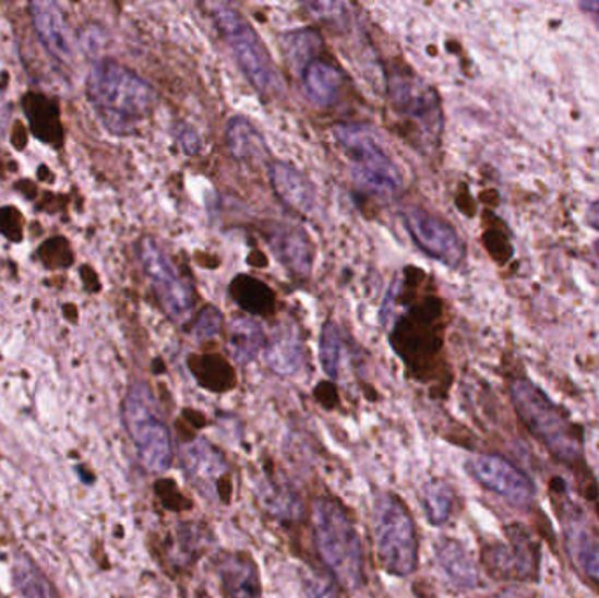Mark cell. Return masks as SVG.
I'll return each mask as SVG.
<instances>
[{
    "mask_svg": "<svg viewBox=\"0 0 599 598\" xmlns=\"http://www.w3.org/2000/svg\"><path fill=\"white\" fill-rule=\"evenodd\" d=\"M86 97L100 125L120 137L135 134L156 100L155 89L144 77L111 59L98 60L88 72Z\"/></svg>",
    "mask_w": 599,
    "mask_h": 598,
    "instance_id": "1",
    "label": "cell"
},
{
    "mask_svg": "<svg viewBox=\"0 0 599 598\" xmlns=\"http://www.w3.org/2000/svg\"><path fill=\"white\" fill-rule=\"evenodd\" d=\"M312 534L321 562L343 588L355 591L364 583L361 537L349 511L335 499L312 504Z\"/></svg>",
    "mask_w": 599,
    "mask_h": 598,
    "instance_id": "2",
    "label": "cell"
},
{
    "mask_svg": "<svg viewBox=\"0 0 599 598\" xmlns=\"http://www.w3.org/2000/svg\"><path fill=\"white\" fill-rule=\"evenodd\" d=\"M512 404L532 438L537 439L552 458L577 467L584 462V441L568 416L528 380H515L511 386Z\"/></svg>",
    "mask_w": 599,
    "mask_h": 598,
    "instance_id": "3",
    "label": "cell"
},
{
    "mask_svg": "<svg viewBox=\"0 0 599 598\" xmlns=\"http://www.w3.org/2000/svg\"><path fill=\"white\" fill-rule=\"evenodd\" d=\"M333 134L347 160L351 162L352 178L361 190L382 199L402 192L404 175L370 127L338 125Z\"/></svg>",
    "mask_w": 599,
    "mask_h": 598,
    "instance_id": "4",
    "label": "cell"
},
{
    "mask_svg": "<svg viewBox=\"0 0 599 598\" xmlns=\"http://www.w3.org/2000/svg\"><path fill=\"white\" fill-rule=\"evenodd\" d=\"M373 542L378 560L393 576L407 577L419 562V540L416 523L399 497L384 491L373 502Z\"/></svg>",
    "mask_w": 599,
    "mask_h": 598,
    "instance_id": "5",
    "label": "cell"
},
{
    "mask_svg": "<svg viewBox=\"0 0 599 598\" xmlns=\"http://www.w3.org/2000/svg\"><path fill=\"white\" fill-rule=\"evenodd\" d=\"M123 421L144 469L164 474L172 467V438L146 383H133L123 400Z\"/></svg>",
    "mask_w": 599,
    "mask_h": 598,
    "instance_id": "6",
    "label": "cell"
},
{
    "mask_svg": "<svg viewBox=\"0 0 599 598\" xmlns=\"http://www.w3.org/2000/svg\"><path fill=\"white\" fill-rule=\"evenodd\" d=\"M213 14L214 22L218 25L221 36L227 39L231 53L249 83L263 97H276L283 89V81L276 63L272 62L271 55L251 27V23L242 19V14L230 5H214Z\"/></svg>",
    "mask_w": 599,
    "mask_h": 598,
    "instance_id": "7",
    "label": "cell"
},
{
    "mask_svg": "<svg viewBox=\"0 0 599 598\" xmlns=\"http://www.w3.org/2000/svg\"><path fill=\"white\" fill-rule=\"evenodd\" d=\"M387 97L396 115L412 123L424 143L439 141L444 129V115L433 86L410 72H393L387 80Z\"/></svg>",
    "mask_w": 599,
    "mask_h": 598,
    "instance_id": "8",
    "label": "cell"
},
{
    "mask_svg": "<svg viewBox=\"0 0 599 598\" xmlns=\"http://www.w3.org/2000/svg\"><path fill=\"white\" fill-rule=\"evenodd\" d=\"M137 256L164 313L178 325L187 323L195 299L190 283L182 276L178 265L149 237L139 242Z\"/></svg>",
    "mask_w": 599,
    "mask_h": 598,
    "instance_id": "9",
    "label": "cell"
},
{
    "mask_svg": "<svg viewBox=\"0 0 599 598\" xmlns=\"http://www.w3.org/2000/svg\"><path fill=\"white\" fill-rule=\"evenodd\" d=\"M508 545L493 542L482 551V562L491 576L502 581H537L540 550L523 525L506 527Z\"/></svg>",
    "mask_w": 599,
    "mask_h": 598,
    "instance_id": "10",
    "label": "cell"
},
{
    "mask_svg": "<svg viewBox=\"0 0 599 598\" xmlns=\"http://www.w3.org/2000/svg\"><path fill=\"white\" fill-rule=\"evenodd\" d=\"M399 218L414 244L422 253L451 268L463 264L466 255L465 242L445 219L419 207L405 210Z\"/></svg>",
    "mask_w": 599,
    "mask_h": 598,
    "instance_id": "11",
    "label": "cell"
},
{
    "mask_svg": "<svg viewBox=\"0 0 599 598\" xmlns=\"http://www.w3.org/2000/svg\"><path fill=\"white\" fill-rule=\"evenodd\" d=\"M181 464L199 493L209 501L228 504L231 499L230 465L211 442L205 439L187 442L181 447Z\"/></svg>",
    "mask_w": 599,
    "mask_h": 598,
    "instance_id": "12",
    "label": "cell"
},
{
    "mask_svg": "<svg viewBox=\"0 0 599 598\" xmlns=\"http://www.w3.org/2000/svg\"><path fill=\"white\" fill-rule=\"evenodd\" d=\"M466 470L480 487L502 497L515 507H528L537 495L535 482L511 462L496 455L471 456Z\"/></svg>",
    "mask_w": 599,
    "mask_h": 598,
    "instance_id": "13",
    "label": "cell"
},
{
    "mask_svg": "<svg viewBox=\"0 0 599 598\" xmlns=\"http://www.w3.org/2000/svg\"><path fill=\"white\" fill-rule=\"evenodd\" d=\"M561 523L573 563L599 585V531L575 505L561 507Z\"/></svg>",
    "mask_w": 599,
    "mask_h": 598,
    "instance_id": "14",
    "label": "cell"
},
{
    "mask_svg": "<svg viewBox=\"0 0 599 598\" xmlns=\"http://www.w3.org/2000/svg\"><path fill=\"white\" fill-rule=\"evenodd\" d=\"M28 14L40 45L48 51L49 57H53L58 62H71L74 57V46H72L69 23L62 8L57 2L39 0L28 4Z\"/></svg>",
    "mask_w": 599,
    "mask_h": 598,
    "instance_id": "15",
    "label": "cell"
},
{
    "mask_svg": "<svg viewBox=\"0 0 599 598\" xmlns=\"http://www.w3.org/2000/svg\"><path fill=\"white\" fill-rule=\"evenodd\" d=\"M271 187L286 207L298 215H309L314 210V187L303 172L286 162H274L268 169Z\"/></svg>",
    "mask_w": 599,
    "mask_h": 598,
    "instance_id": "16",
    "label": "cell"
},
{
    "mask_svg": "<svg viewBox=\"0 0 599 598\" xmlns=\"http://www.w3.org/2000/svg\"><path fill=\"white\" fill-rule=\"evenodd\" d=\"M271 248L280 264L297 276H309L314 262V246L302 228L293 225L272 227Z\"/></svg>",
    "mask_w": 599,
    "mask_h": 598,
    "instance_id": "17",
    "label": "cell"
},
{
    "mask_svg": "<svg viewBox=\"0 0 599 598\" xmlns=\"http://www.w3.org/2000/svg\"><path fill=\"white\" fill-rule=\"evenodd\" d=\"M225 598H262V583L256 563L245 553L227 554L219 563Z\"/></svg>",
    "mask_w": 599,
    "mask_h": 598,
    "instance_id": "18",
    "label": "cell"
},
{
    "mask_svg": "<svg viewBox=\"0 0 599 598\" xmlns=\"http://www.w3.org/2000/svg\"><path fill=\"white\" fill-rule=\"evenodd\" d=\"M436 562L451 583L459 589H474L479 585V569L470 551L456 539H440L435 546Z\"/></svg>",
    "mask_w": 599,
    "mask_h": 598,
    "instance_id": "19",
    "label": "cell"
},
{
    "mask_svg": "<svg viewBox=\"0 0 599 598\" xmlns=\"http://www.w3.org/2000/svg\"><path fill=\"white\" fill-rule=\"evenodd\" d=\"M306 97L318 108H330L337 103L343 92V72L335 65L318 59L307 65L300 74Z\"/></svg>",
    "mask_w": 599,
    "mask_h": 598,
    "instance_id": "20",
    "label": "cell"
},
{
    "mask_svg": "<svg viewBox=\"0 0 599 598\" xmlns=\"http://www.w3.org/2000/svg\"><path fill=\"white\" fill-rule=\"evenodd\" d=\"M265 362L279 375H295L303 363L302 339L291 325L280 326L265 346Z\"/></svg>",
    "mask_w": 599,
    "mask_h": 598,
    "instance_id": "21",
    "label": "cell"
},
{
    "mask_svg": "<svg viewBox=\"0 0 599 598\" xmlns=\"http://www.w3.org/2000/svg\"><path fill=\"white\" fill-rule=\"evenodd\" d=\"M227 146L231 157L240 164H257L268 157L265 139L248 118L236 117L228 121Z\"/></svg>",
    "mask_w": 599,
    "mask_h": 598,
    "instance_id": "22",
    "label": "cell"
},
{
    "mask_svg": "<svg viewBox=\"0 0 599 598\" xmlns=\"http://www.w3.org/2000/svg\"><path fill=\"white\" fill-rule=\"evenodd\" d=\"M228 348L239 363L253 362L265 348V332L253 318H233L228 328Z\"/></svg>",
    "mask_w": 599,
    "mask_h": 598,
    "instance_id": "23",
    "label": "cell"
},
{
    "mask_svg": "<svg viewBox=\"0 0 599 598\" xmlns=\"http://www.w3.org/2000/svg\"><path fill=\"white\" fill-rule=\"evenodd\" d=\"M280 46H283V53H285L289 68L298 74H302L309 63L320 59L318 55L323 46V39H321L320 32L314 28H298V31L288 32L283 37Z\"/></svg>",
    "mask_w": 599,
    "mask_h": 598,
    "instance_id": "24",
    "label": "cell"
},
{
    "mask_svg": "<svg viewBox=\"0 0 599 598\" xmlns=\"http://www.w3.org/2000/svg\"><path fill=\"white\" fill-rule=\"evenodd\" d=\"M421 504L428 522L435 527H442L451 519L456 505L454 488L444 479H433L422 487Z\"/></svg>",
    "mask_w": 599,
    "mask_h": 598,
    "instance_id": "25",
    "label": "cell"
},
{
    "mask_svg": "<svg viewBox=\"0 0 599 598\" xmlns=\"http://www.w3.org/2000/svg\"><path fill=\"white\" fill-rule=\"evenodd\" d=\"M230 294L237 304L251 314H266L274 306L271 288L251 276L236 277V282L231 283Z\"/></svg>",
    "mask_w": 599,
    "mask_h": 598,
    "instance_id": "26",
    "label": "cell"
},
{
    "mask_svg": "<svg viewBox=\"0 0 599 598\" xmlns=\"http://www.w3.org/2000/svg\"><path fill=\"white\" fill-rule=\"evenodd\" d=\"M13 579L22 598H57L53 586L28 559L20 557L14 562Z\"/></svg>",
    "mask_w": 599,
    "mask_h": 598,
    "instance_id": "27",
    "label": "cell"
},
{
    "mask_svg": "<svg viewBox=\"0 0 599 598\" xmlns=\"http://www.w3.org/2000/svg\"><path fill=\"white\" fill-rule=\"evenodd\" d=\"M262 488L263 502L272 513L276 514L277 518L291 522L302 514V505L298 504L297 495L285 485L268 479L263 482Z\"/></svg>",
    "mask_w": 599,
    "mask_h": 598,
    "instance_id": "28",
    "label": "cell"
},
{
    "mask_svg": "<svg viewBox=\"0 0 599 598\" xmlns=\"http://www.w3.org/2000/svg\"><path fill=\"white\" fill-rule=\"evenodd\" d=\"M320 358L324 374L332 380H338L343 363V335L333 322L324 323L321 332Z\"/></svg>",
    "mask_w": 599,
    "mask_h": 598,
    "instance_id": "29",
    "label": "cell"
},
{
    "mask_svg": "<svg viewBox=\"0 0 599 598\" xmlns=\"http://www.w3.org/2000/svg\"><path fill=\"white\" fill-rule=\"evenodd\" d=\"M314 19L323 22L328 27H346L349 14H347L346 5L338 2H312L307 5Z\"/></svg>",
    "mask_w": 599,
    "mask_h": 598,
    "instance_id": "30",
    "label": "cell"
},
{
    "mask_svg": "<svg viewBox=\"0 0 599 598\" xmlns=\"http://www.w3.org/2000/svg\"><path fill=\"white\" fill-rule=\"evenodd\" d=\"M221 325L223 314L219 313V309L207 306V308L202 309V313L196 318L193 332H195L199 339H211L214 335H218V332L221 331Z\"/></svg>",
    "mask_w": 599,
    "mask_h": 598,
    "instance_id": "31",
    "label": "cell"
},
{
    "mask_svg": "<svg viewBox=\"0 0 599 598\" xmlns=\"http://www.w3.org/2000/svg\"><path fill=\"white\" fill-rule=\"evenodd\" d=\"M303 588H306L307 598H337V591L333 585L320 577H306Z\"/></svg>",
    "mask_w": 599,
    "mask_h": 598,
    "instance_id": "32",
    "label": "cell"
},
{
    "mask_svg": "<svg viewBox=\"0 0 599 598\" xmlns=\"http://www.w3.org/2000/svg\"><path fill=\"white\" fill-rule=\"evenodd\" d=\"M179 143H181L182 150L190 153V155H193V153H196L200 150L199 135H196L193 130L187 129V127H184V129L181 130V134H179Z\"/></svg>",
    "mask_w": 599,
    "mask_h": 598,
    "instance_id": "33",
    "label": "cell"
},
{
    "mask_svg": "<svg viewBox=\"0 0 599 598\" xmlns=\"http://www.w3.org/2000/svg\"><path fill=\"white\" fill-rule=\"evenodd\" d=\"M587 222L599 230V201L590 206L589 213H587Z\"/></svg>",
    "mask_w": 599,
    "mask_h": 598,
    "instance_id": "34",
    "label": "cell"
},
{
    "mask_svg": "<svg viewBox=\"0 0 599 598\" xmlns=\"http://www.w3.org/2000/svg\"><path fill=\"white\" fill-rule=\"evenodd\" d=\"M582 8L590 11V13L599 14V2H589V4H584Z\"/></svg>",
    "mask_w": 599,
    "mask_h": 598,
    "instance_id": "35",
    "label": "cell"
},
{
    "mask_svg": "<svg viewBox=\"0 0 599 598\" xmlns=\"http://www.w3.org/2000/svg\"><path fill=\"white\" fill-rule=\"evenodd\" d=\"M491 598H523L520 595L512 594V591H505V594L493 595Z\"/></svg>",
    "mask_w": 599,
    "mask_h": 598,
    "instance_id": "36",
    "label": "cell"
},
{
    "mask_svg": "<svg viewBox=\"0 0 599 598\" xmlns=\"http://www.w3.org/2000/svg\"><path fill=\"white\" fill-rule=\"evenodd\" d=\"M598 251H599V244H598Z\"/></svg>",
    "mask_w": 599,
    "mask_h": 598,
    "instance_id": "37",
    "label": "cell"
},
{
    "mask_svg": "<svg viewBox=\"0 0 599 598\" xmlns=\"http://www.w3.org/2000/svg\"><path fill=\"white\" fill-rule=\"evenodd\" d=\"M0 598H2V595H0Z\"/></svg>",
    "mask_w": 599,
    "mask_h": 598,
    "instance_id": "38",
    "label": "cell"
}]
</instances>
